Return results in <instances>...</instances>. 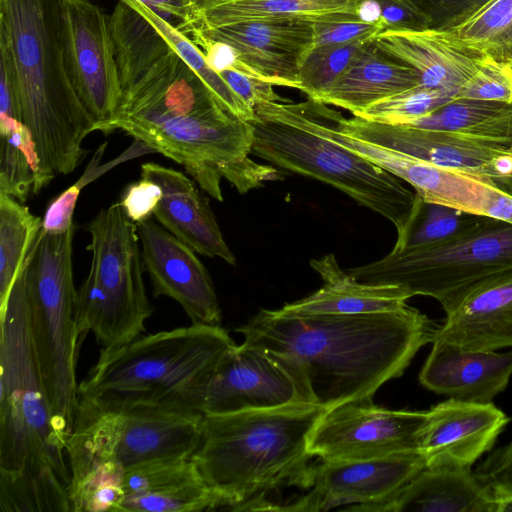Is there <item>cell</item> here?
<instances>
[{"mask_svg": "<svg viewBox=\"0 0 512 512\" xmlns=\"http://www.w3.org/2000/svg\"><path fill=\"white\" fill-rule=\"evenodd\" d=\"M425 16L428 29L450 32L492 0H410Z\"/></svg>", "mask_w": 512, "mask_h": 512, "instance_id": "cell-39", "label": "cell"}, {"mask_svg": "<svg viewBox=\"0 0 512 512\" xmlns=\"http://www.w3.org/2000/svg\"><path fill=\"white\" fill-rule=\"evenodd\" d=\"M509 421L491 402L449 398L427 411L418 452L426 468H471L493 447Z\"/></svg>", "mask_w": 512, "mask_h": 512, "instance_id": "cell-20", "label": "cell"}, {"mask_svg": "<svg viewBox=\"0 0 512 512\" xmlns=\"http://www.w3.org/2000/svg\"><path fill=\"white\" fill-rule=\"evenodd\" d=\"M81 186L74 184L58 195L47 207L42 219L44 232L57 234L69 230L73 225V213Z\"/></svg>", "mask_w": 512, "mask_h": 512, "instance_id": "cell-44", "label": "cell"}, {"mask_svg": "<svg viewBox=\"0 0 512 512\" xmlns=\"http://www.w3.org/2000/svg\"><path fill=\"white\" fill-rule=\"evenodd\" d=\"M405 126L512 142V103L454 98Z\"/></svg>", "mask_w": 512, "mask_h": 512, "instance_id": "cell-30", "label": "cell"}, {"mask_svg": "<svg viewBox=\"0 0 512 512\" xmlns=\"http://www.w3.org/2000/svg\"><path fill=\"white\" fill-rule=\"evenodd\" d=\"M165 44L138 69L120 78L114 114L92 131L121 130L184 167L214 199L224 200L221 180L239 193L281 179L272 165L250 158L253 129L225 108L190 64Z\"/></svg>", "mask_w": 512, "mask_h": 512, "instance_id": "cell-1", "label": "cell"}, {"mask_svg": "<svg viewBox=\"0 0 512 512\" xmlns=\"http://www.w3.org/2000/svg\"><path fill=\"white\" fill-rule=\"evenodd\" d=\"M372 398L325 409L310 434V454L323 461H347L418 452L427 411L390 410Z\"/></svg>", "mask_w": 512, "mask_h": 512, "instance_id": "cell-13", "label": "cell"}, {"mask_svg": "<svg viewBox=\"0 0 512 512\" xmlns=\"http://www.w3.org/2000/svg\"><path fill=\"white\" fill-rule=\"evenodd\" d=\"M310 265L322 278L323 286L280 310L293 314L356 315L398 310L411 298L397 285L357 281L340 268L334 254L313 259Z\"/></svg>", "mask_w": 512, "mask_h": 512, "instance_id": "cell-27", "label": "cell"}, {"mask_svg": "<svg viewBox=\"0 0 512 512\" xmlns=\"http://www.w3.org/2000/svg\"><path fill=\"white\" fill-rule=\"evenodd\" d=\"M330 117L343 132L389 147L439 167L470 173L484 179L496 176V162L512 154V142L481 138L458 132L415 128L345 118L329 109Z\"/></svg>", "mask_w": 512, "mask_h": 512, "instance_id": "cell-16", "label": "cell"}, {"mask_svg": "<svg viewBox=\"0 0 512 512\" xmlns=\"http://www.w3.org/2000/svg\"><path fill=\"white\" fill-rule=\"evenodd\" d=\"M42 219L14 197L0 192V306L23 269Z\"/></svg>", "mask_w": 512, "mask_h": 512, "instance_id": "cell-31", "label": "cell"}, {"mask_svg": "<svg viewBox=\"0 0 512 512\" xmlns=\"http://www.w3.org/2000/svg\"><path fill=\"white\" fill-rule=\"evenodd\" d=\"M312 404L290 364L279 356L243 342L222 359L200 404L203 414L271 409ZM314 405V404H313Z\"/></svg>", "mask_w": 512, "mask_h": 512, "instance_id": "cell-15", "label": "cell"}, {"mask_svg": "<svg viewBox=\"0 0 512 512\" xmlns=\"http://www.w3.org/2000/svg\"><path fill=\"white\" fill-rule=\"evenodd\" d=\"M87 230L91 265L76 292L75 319L81 339L92 333L101 349H114L139 338L153 313L137 225L115 203L102 209Z\"/></svg>", "mask_w": 512, "mask_h": 512, "instance_id": "cell-8", "label": "cell"}, {"mask_svg": "<svg viewBox=\"0 0 512 512\" xmlns=\"http://www.w3.org/2000/svg\"><path fill=\"white\" fill-rule=\"evenodd\" d=\"M219 74L234 93L253 110L262 102L285 101L274 91L272 84L250 77L240 70L225 69Z\"/></svg>", "mask_w": 512, "mask_h": 512, "instance_id": "cell-42", "label": "cell"}, {"mask_svg": "<svg viewBox=\"0 0 512 512\" xmlns=\"http://www.w3.org/2000/svg\"><path fill=\"white\" fill-rule=\"evenodd\" d=\"M250 122L252 153L270 165L314 178L382 215L405 236L420 196L402 180L343 145L295 125L260 118Z\"/></svg>", "mask_w": 512, "mask_h": 512, "instance_id": "cell-10", "label": "cell"}, {"mask_svg": "<svg viewBox=\"0 0 512 512\" xmlns=\"http://www.w3.org/2000/svg\"><path fill=\"white\" fill-rule=\"evenodd\" d=\"M452 99L448 93L419 85L384 98L353 116L373 122L406 125Z\"/></svg>", "mask_w": 512, "mask_h": 512, "instance_id": "cell-36", "label": "cell"}, {"mask_svg": "<svg viewBox=\"0 0 512 512\" xmlns=\"http://www.w3.org/2000/svg\"><path fill=\"white\" fill-rule=\"evenodd\" d=\"M159 17L178 27L184 20L189 0H137Z\"/></svg>", "mask_w": 512, "mask_h": 512, "instance_id": "cell-45", "label": "cell"}, {"mask_svg": "<svg viewBox=\"0 0 512 512\" xmlns=\"http://www.w3.org/2000/svg\"><path fill=\"white\" fill-rule=\"evenodd\" d=\"M347 272L363 283L397 285L411 297H432L449 314L475 291L512 276V224L483 216L451 240L393 248Z\"/></svg>", "mask_w": 512, "mask_h": 512, "instance_id": "cell-7", "label": "cell"}, {"mask_svg": "<svg viewBox=\"0 0 512 512\" xmlns=\"http://www.w3.org/2000/svg\"><path fill=\"white\" fill-rule=\"evenodd\" d=\"M0 192L24 203L32 193L37 159L34 143L17 118L0 117Z\"/></svg>", "mask_w": 512, "mask_h": 512, "instance_id": "cell-32", "label": "cell"}, {"mask_svg": "<svg viewBox=\"0 0 512 512\" xmlns=\"http://www.w3.org/2000/svg\"><path fill=\"white\" fill-rule=\"evenodd\" d=\"M62 41L72 86L96 122L109 119L121 83L108 16L90 0H60Z\"/></svg>", "mask_w": 512, "mask_h": 512, "instance_id": "cell-14", "label": "cell"}, {"mask_svg": "<svg viewBox=\"0 0 512 512\" xmlns=\"http://www.w3.org/2000/svg\"><path fill=\"white\" fill-rule=\"evenodd\" d=\"M439 324L408 304L356 315L260 309L235 331L288 362L312 404L328 409L373 397L435 340Z\"/></svg>", "mask_w": 512, "mask_h": 512, "instance_id": "cell-2", "label": "cell"}, {"mask_svg": "<svg viewBox=\"0 0 512 512\" xmlns=\"http://www.w3.org/2000/svg\"><path fill=\"white\" fill-rule=\"evenodd\" d=\"M386 30L422 31L428 29L425 16L410 0H377Z\"/></svg>", "mask_w": 512, "mask_h": 512, "instance_id": "cell-43", "label": "cell"}, {"mask_svg": "<svg viewBox=\"0 0 512 512\" xmlns=\"http://www.w3.org/2000/svg\"><path fill=\"white\" fill-rule=\"evenodd\" d=\"M435 339L464 350L512 348V276L475 291L446 314Z\"/></svg>", "mask_w": 512, "mask_h": 512, "instance_id": "cell-26", "label": "cell"}, {"mask_svg": "<svg viewBox=\"0 0 512 512\" xmlns=\"http://www.w3.org/2000/svg\"><path fill=\"white\" fill-rule=\"evenodd\" d=\"M0 46L17 77L21 122L34 143L33 194L73 172L95 119L70 81L64 58L60 0H0Z\"/></svg>", "mask_w": 512, "mask_h": 512, "instance_id": "cell-4", "label": "cell"}, {"mask_svg": "<svg viewBox=\"0 0 512 512\" xmlns=\"http://www.w3.org/2000/svg\"><path fill=\"white\" fill-rule=\"evenodd\" d=\"M372 40L313 46L300 65L296 89L308 98L316 99L333 85Z\"/></svg>", "mask_w": 512, "mask_h": 512, "instance_id": "cell-35", "label": "cell"}, {"mask_svg": "<svg viewBox=\"0 0 512 512\" xmlns=\"http://www.w3.org/2000/svg\"><path fill=\"white\" fill-rule=\"evenodd\" d=\"M495 512H512V495L496 499Z\"/></svg>", "mask_w": 512, "mask_h": 512, "instance_id": "cell-48", "label": "cell"}, {"mask_svg": "<svg viewBox=\"0 0 512 512\" xmlns=\"http://www.w3.org/2000/svg\"><path fill=\"white\" fill-rule=\"evenodd\" d=\"M482 215L419 199L414 217L394 249L441 243L451 240L478 224Z\"/></svg>", "mask_w": 512, "mask_h": 512, "instance_id": "cell-34", "label": "cell"}, {"mask_svg": "<svg viewBox=\"0 0 512 512\" xmlns=\"http://www.w3.org/2000/svg\"><path fill=\"white\" fill-rule=\"evenodd\" d=\"M233 48L241 72L273 86L297 87L298 72L314 46L313 22L304 19L254 20L184 34Z\"/></svg>", "mask_w": 512, "mask_h": 512, "instance_id": "cell-17", "label": "cell"}, {"mask_svg": "<svg viewBox=\"0 0 512 512\" xmlns=\"http://www.w3.org/2000/svg\"><path fill=\"white\" fill-rule=\"evenodd\" d=\"M324 408L307 403L204 414L200 447L192 456L223 509L273 511L266 495L312 486L310 434Z\"/></svg>", "mask_w": 512, "mask_h": 512, "instance_id": "cell-5", "label": "cell"}, {"mask_svg": "<svg viewBox=\"0 0 512 512\" xmlns=\"http://www.w3.org/2000/svg\"><path fill=\"white\" fill-rule=\"evenodd\" d=\"M235 345L220 325L193 323L101 349L78 386V404L104 411L168 407L201 412L207 385Z\"/></svg>", "mask_w": 512, "mask_h": 512, "instance_id": "cell-6", "label": "cell"}, {"mask_svg": "<svg viewBox=\"0 0 512 512\" xmlns=\"http://www.w3.org/2000/svg\"><path fill=\"white\" fill-rule=\"evenodd\" d=\"M511 375L512 351L464 350L435 339L419 381L436 394L488 403L506 389Z\"/></svg>", "mask_w": 512, "mask_h": 512, "instance_id": "cell-23", "label": "cell"}, {"mask_svg": "<svg viewBox=\"0 0 512 512\" xmlns=\"http://www.w3.org/2000/svg\"><path fill=\"white\" fill-rule=\"evenodd\" d=\"M456 98L512 103V61L485 56Z\"/></svg>", "mask_w": 512, "mask_h": 512, "instance_id": "cell-37", "label": "cell"}, {"mask_svg": "<svg viewBox=\"0 0 512 512\" xmlns=\"http://www.w3.org/2000/svg\"><path fill=\"white\" fill-rule=\"evenodd\" d=\"M0 505L71 511L70 432L54 415L31 330L24 266L0 306Z\"/></svg>", "mask_w": 512, "mask_h": 512, "instance_id": "cell-3", "label": "cell"}, {"mask_svg": "<svg viewBox=\"0 0 512 512\" xmlns=\"http://www.w3.org/2000/svg\"><path fill=\"white\" fill-rule=\"evenodd\" d=\"M75 226L37 235L24 264L31 330L54 415L71 433L77 404L76 366L81 337L75 319Z\"/></svg>", "mask_w": 512, "mask_h": 512, "instance_id": "cell-9", "label": "cell"}, {"mask_svg": "<svg viewBox=\"0 0 512 512\" xmlns=\"http://www.w3.org/2000/svg\"><path fill=\"white\" fill-rule=\"evenodd\" d=\"M161 198L160 186L141 178L126 188L119 203L127 216L137 224L151 218Z\"/></svg>", "mask_w": 512, "mask_h": 512, "instance_id": "cell-41", "label": "cell"}, {"mask_svg": "<svg viewBox=\"0 0 512 512\" xmlns=\"http://www.w3.org/2000/svg\"><path fill=\"white\" fill-rule=\"evenodd\" d=\"M359 0H189L177 29L212 28L254 20H335L356 14Z\"/></svg>", "mask_w": 512, "mask_h": 512, "instance_id": "cell-29", "label": "cell"}, {"mask_svg": "<svg viewBox=\"0 0 512 512\" xmlns=\"http://www.w3.org/2000/svg\"><path fill=\"white\" fill-rule=\"evenodd\" d=\"M361 512H495L471 468H424L389 497L345 508Z\"/></svg>", "mask_w": 512, "mask_h": 512, "instance_id": "cell-25", "label": "cell"}, {"mask_svg": "<svg viewBox=\"0 0 512 512\" xmlns=\"http://www.w3.org/2000/svg\"><path fill=\"white\" fill-rule=\"evenodd\" d=\"M491 185L502 193L512 197V172L502 176H495L489 179Z\"/></svg>", "mask_w": 512, "mask_h": 512, "instance_id": "cell-47", "label": "cell"}, {"mask_svg": "<svg viewBox=\"0 0 512 512\" xmlns=\"http://www.w3.org/2000/svg\"><path fill=\"white\" fill-rule=\"evenodd\" d=\"M383 51L413 68L421 85L456 98L485 56L459 43L449 32L385 30L374 38Z\"/></svg>", "mask_w": 512, "mask_h": 512, "instance_id": "cell-24", "label": "cell"}, {"mask_svg": "<svg viewBox=\"0 0 512 512\" xmlns=\"http://www.w3.org/2000/svg\"><path fill=\"white\" fill-rule=\"evenodd\" d=\"M373 40L333 85L313 100L357 115L384 98L421 85L413 68L380 49Z\"/></svg>", "mask_w": 512, "mask_h": 512, "instance_id": "cell-28", "label": "cell"}, {"mask_svg": "<svg viewBox=\"0 0 512 512\" xmlns=\"http://www.w3.org/2000/svg\"><path fill=\"white\" fill-rule=\"evenodd\" d=\"M474 473L494 501L512 495V442L490 454Z\"/></svg>", "mask_w": 512, "mask_h": 512, "instance_id": "cell-40", "label": "cell"}, {"mask_svg": "<svg viewBox=\"0 0 512 512\" xmlns=\"http://www.w3.org/2000/svg\"><path fill=\"white\" fill-rule=\"evenodd\" d=\"M327 104L308 98L304 102L270 101L260 104L261 118L276 120L323 135L358 153L411 185L425 201L482 215L489 198L488 179L439 167L410 154L351 136L336 127Z\"/></svg>", "mask_w": 512, "mask_h": 512, "instance_id": "cell-12", "label": "cell"}, {"mask_svg": "<svg viewBox=\"0 0 512 512\" xmlns=\"http://www.w3.org/2000/svg\"><path fill=\"white\" fill-rule=\"evenodd\" d=\"M203 427L204 414L189 409L104 411L78 404L67 453L83 463L115 460L125 469L155 460L191 459Z\"/></svg>", "mask_w": 512, "mask_h": 512, "instance_id": "cell-11", "label": "cell"}, {"mask_svg": "<svg viewBox=\"0 0 512 512\" xmlns=\"http://www.w3.org/2000/svg\"><path fill=\"white\" fill-rule=\"evenodd\" d=\"M136 225L144 271L154 296L175 300L192 323L220 325L221 310L212 279L195 251L151 218Z\"/></svg>", "mask_w": 512, "mask_h": 512, "instance_id": "cell-19", "label": "cell"}, {"mask_svg": "<svg viewBox=\"0 0 512 512\" xmlns=\"http://www.w3.org/2000/svg\"><path fill=\"white\" fill-rule=\"evenodd\" d=\"M449 33L483 56L512 61V0H492Z\"/></svg>", "mask_w": 512, "mask_h": 512, "instance_id": "cell-33", "label": "cell"}, {"mask_svg": "<svg viewBox=\"0 0 512 512\" xmlns=\"http://www.w3.org/2000/svg\"><path fill=\"white\" fill-rule=\"evenodd\" d=\"M141 178L155 182L162 190V198L153 213L162 227L195 252L236 264L209 200L194 180L180 171L150 162L141 165Z\"/></svg>", "mask_w": 512, "mask_h": 512, "instance_id": "cell-22", "label": "cell"}, {"mask_svg": "<svg viewBox=\"0 0 512 512\" xmlns=\"http://www.w3.org/2000/svg\"><path fill=\"white\" fill-rule=\"evenodd\" d=\"M483 216L496 218L512 224V197L491 185Z\"/></svg>", "mask_w": 512, "mask_h": 512, "instance_id": "cell-46", "label": "cell"}, {"mask_svg": "<svg viewBox=\"0 0 512 512\" xmlns=\"http://www.w3.org/2000/svg\"><path fill=\"white\" fill-rule=\"evenodd\" d=\"M385 30L382 19L378 22H366L362 21L357 13L335 20L315 21L313 22L314 46L372 40Z\"/></svg>", "mask_w": 512, "mask_h": 512, "instance_id": "cell-38", "label": "cell"}, {"mask_svg": "<svg viewBox=\"0 0 512 512\" xmlns=\"http://www.w3.org/2000/svg\"><path fill=\"white\" fill-rule=\"evenodd\" d=\"M120 512H200L223 509L192 459H165L125 469Z\"/></svg>", "mask_w": 512, "mask_h": 512, "instance_id": "cell-21", "label": "cell"}, {"mask_svg": "<svg viewBox=\"0 0 512 512\" xmlns=\"http://www.w3.org/2000/svg\"><path fill=\"white\" fill-rule=\"evenodd\" d=\"M425 468L419 452L384 457L323 461L313 467L312 486L297 501L279 511H327L341 505L381 501Z\"/></svg>", "mask_w": 512, "mask_h": 512, "instance_id": "cell-18", "label": "cell"}]
</instances>
